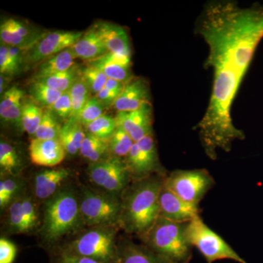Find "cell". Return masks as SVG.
<instances>
[{
    "label": "cell",
    "mask_w": 263,
    "mask_h": 263,
    "mask_svg": "<svg viewBox=\"0 0 263 263\" xmlns=\"http://www.w3.org/2000/svg\"><path fill=\"white\" fill-rule=\"evenodd\" d=\"M197 33L207 46L205 67L214 74L209 106L195 126L202 148L212 160L229 152L245 133L233 124L232 106L256 50L263 39V5L242 8L233 1H214L204 8Z\"/></svg>",
    "instance_id": "obj_1"
},
{
    "label": "cell",
    "mask_w": 263,
    "mask_h": 263,
    "mask_svg": "<svg viewBox=\"0 0 263 263\" xmlns=\"http://www.w3.org/2000/svg\"><path fill=\"white\" fill-rule=\"evenodd\" d=\"M165 176L155 175L137 179L126 190L119 223L127 233L142 238L160 217L159 196Z\"/></svg>",
    "instance_id": "obj_2"
},
{
    "label": "cell",
    "mask_w": 263,
    "mask_h": 263,
    "mask_svg": "<svg viewBox=\"0 0 263 263\" xmlns=\"http://www.w3.org/2000/svg\"><path fill=\"white\" fill-rule=\"evenodd\" d=\"M187 223L159 217L144 236V245L168 263H190L193 247L186 236Z\"/></svg>",
    "instance_id": "obj_3"
},
{
    "label": "cell",
    "mask_w": 263,
    "mask_h": 263,
    "mask_svg": "<svg viewBox=\"0 0 263 263\" xmlns=\"http://www.w3.org/2000/svg\"><path fill=\"white\" fill-rule=\"evenodd\" d=\"M81 221L80 203L72 192H60L48 199L44 208L41 235L49 243L70 234Z\"/></svg>",
    "instance_id": "obj_4"
},
{
    "label": "cell",
    "mask_w": 263,
    "mask_h": 263,
    "mask_svg": "<svg viewBox=\"0 0 263 263\" xmlns=\"http://www.w3.org/2000/svg\"><path fill=\"white\" fill-rule=\"evenodd\" d=\"M186 236L193 247H196L207 263L220 259H231L238 263H247L220 235L211 229L200 216H197L186 226Z\"/></svg>",
    "instance_id": "obj_5"
},
{
    "label": "cell",
    "mask_w": 263,
    "mask_h": 263,
    "mask_svg": "<svg viewBox=\"0 0 263 263\" xmlns=\"http://www.w3.org/2000/svg\"><path fill=\"white\" fill-rule=\"evenodd\" d=\"M111 226L96 227L73 240L64 252L94 259L103 263H117L118 247Z\"/></svg>",
    "instance_id": "obj_6"
},
{
    "label": "cell",
    "mask_w": 263,
    "mask_h": 263,
    "mask_svg": "<svg viewBox=\"0 0 263 263\" xmlns=\"http://www.w3.org/2000/svg\"><path fill=\"white\" fill-rule=\"evenodd\" d=\"M164 184L184 201L199 205L215 181L205 169L177 170L165 176Z\"/></svg>",
    "instance_id": "obj_7"
},
{
    "label": "cell",
    "mask_w": 263,
    "mask_h": 263,
    "mask_svg": "<svg viewBox=\"0 0 263 263\" xmlns=\"http://www.w3.org/2000/svg\"><path fill=\"white\" fill-rule=\"evenodd\" d=\"M122 202L108 194L86 190L80 202L81 222L89 226H112L119 223Z\"/></svg>",
    "instance_id": "obj_8"
},
{
    "label": "cell",
    "mask_w": 263,
    "mask_h": 263,
    "mask_svg": "<svg viewBox=\"0 0 263 263\" xmlns=\"http://www.w3.org/2000/svg\"><path fill=\"white\" fill-rule=\"evenodd\" d=\"M88 176L91 182L110 193L125 190L131 177L125 162L116 157L91 163Z\"/></svg>",
    "instance_id": "obj_9"
},
{
    "label": "cell",
    "mask_w": 263,
    "mask_h": 263,
    "mask_svg": "<svg viewBox=\"0 0 263 263\" xmlns=\"http://www.w3.org/2000/svg\"><path fill=\"white\" fill-rule=\"evenodd\" d=\"M125 163L131 176L136 179L149 177L154 174L166 176L159 161L153 134L134 143Z\"/></svg>",
    "instance_id": "obj_10"
},
{
    "label": "cell",
    "mask_w": 263,
    "mask_h": 263,
    "mask_svg": "<svg viewBox=\"0 0 263 263\" xmlns=\"http://www.w3.org/2000/svg\"><path fill=\"white\" fill-rule=\"evenodd\" d=\"M83 34L84 32H82L56 31L43 34L24 55V63L30 65L41 63L48 57L73 46Z\"/></svg>",
    "instance_id": "obj_11"
},
{
    "label": "cell",
    "mask_w": 263,
    "mask_h": 263,
    "mask_svg": "<svg viewBox=\"0 0 263 263\" xmlns=\"http://www.w3.org/2000/svg\"><path fill=\"white\" fill-rule=\"evenodd\" d=\"M117 127L121 128L138 142L152 134V106L147 103L133 111H119L114 117Z\"/></svg>",
    "instance_id": "obj_12"
},
{
    "label": "cell",
    "mask_w": 263,
    "mask_h": 263,
    "mask_svg": "<svg viewBox=\"0 0 263 263\" xmlns=\"http://www.w3.org/2000/svg\"><path fill=\"white\" fill-rule=\"evenodd\" d=\"M159 205L160 217L176 222H189L200 214L199 205L184 201L164 184L159 196Z\"/></svg>",
    "instance_id": "obj_13"
},
{
    "label": "cell",
    "mask_w": 263,
    "mask_h": 263,
    "mask_svg": "<svg viewBox=\"0 0 263 263\" xmlns=\"http://www.w3.org/2000/svg\"><path fill=\"white\" fill-rule=\"evenodd\" d=\"M29 152L33 164L49 167L61 163L67 154L58 138L49 140L32 138L29 143Z\"/></svg>",
    "instance_id": "obj_14"
},
{
    "label": "cell",
    "mask_w": 263,
    "mask_h": 263,
    "mask_svg": "<svg viewBox=\"0 0 263 263\" xmlns=\"http://www.w3.org/2000/svg\"><path fill=\"white\" fill-rule=\"evenodd\" d=\"M149 87L141 78L133 79L125 85L124 90L114 103L117 112L133 111L150 103Z\"/></svg>",
    "instance_id": "obj_15"
},
{
    "label": "cell",
    "mask_w": 263,
    "mask_h": 263,
    "mask_svg": "<svg viewBox=\"0 0 263 263\" xmlns=\"http://www.w3.org/2000/svg\"><path fill=\"white\" fill-rule=\"evenodd\" d=\"M93 27L100 34L109 52L131 56L129 37L124 27L107 22H96Z\"/></svg>",
    "instance_id": "obj_16"
},
{
    "label": "cell",
    "mask_w": 263,
    "mask_h": 263,
    "mask_svg": "<svg viewBox=\"0 0 263 263\" xmlns=\"http://www.w3.org/2000/svg\"><path fill=\"white\" fill-rule=\"evenodd\" d=\"M76 58L89 62L103 57L108 52L100 34L92 27L83 34L80 39L70 47Z\"/></svg>",
    "instance_id": "obj_17"
},
{
    "label": "cell",
    "mask_w": 263,
    "mask_h": 263,
    "mask_svg": "<svg viewBox=\"0 0 263 263\" xmlns=\"http://www.w3.org/2000/svg\"><path fill=\"white\" fill-rule=\"evenodd\" d=\"M69 176L70 171L65 168L46 170L39 173L34 178V195L41 200L51 198Z\"/></svg>",
    "instance_id": "obj_18"
},
{
    "label": "cell",
    "mask_w": 263,
    "mask_h": 263,
    "mask_svg": "<svg viewBox=\"0 0 263 263\" xmlns=\"http://www.w3.org/2000/svg\"><path fill=\"white\" fill-rule=\"evenodd\" d=\"M24 100V91L18 86H12L6 90L4 94L2 95L0 101L1 120L22 127L21 117Z\"/></svg>",
    "instance_id": "obj_19"
},
{
    "label": "cell",
    "mask_w": 263,
    "mask_h": 263,
    "mask_svg": "<svg viewBox=\"0 0 263 263\" xmlns=\"http://www.w3.org/2000/svg\"><path fill=\"white\" fill-rule=\"evenodd\" d=\"M117 263H168L146 245L125 241L118 247Z\"/></svg>",
    "instance_id": "obj_20"
},
{
    "label": "cell",
    "mask_w": 263,
    "mask_h": 263,
    "mask_svg": "<svg viewBox=\"0 0 263 263\" xmlns=\"http://www.w3.org/2000/svg\"><path fill=\"white\" fill-rule=\"evenodd\" d=\"M75 59L70 48L48 57L37 66V71L32 79L46 77L70 70L76 65Z\"/></svg>",
    "instance_id": "obj_21"
},
{
    "label": "cell",
    "mask_w": 263,
    "mask_h": 263,
    "mask_svg": "<svg viewBox=\"0 0 263 263\" xmlns=\"http://www.w3.org/2000/svg\"><path fill=\"white\" fill-rule=\"evenodd\" d=\"M86 136L82 124L74 119H68L62 126L58 139L66 153L76 155L78 152H80L81 145Z\"/></svg>",
    "instance_id": "obj_22"
},
{
    "label": "cell",
    "mask_w": 263,
    "mask_h": 263,
    "mask_svg": "<svg viewBox=\"0 0 263 263\" xmlns=\"http://www.w3.org/2000/svg\"><path fill=\"white\" fill-rule=\"evenodd\" d=\"M109 151V141L100 139L98 137L86 133L81 145L80 154L84 158L91 162V163L100 162L108 158L105 157Z\"/></svg>",
    "instance_id": "obj_23"
},
{
    "label": "cell",
    "mask_w": 263,
    "mask_h": 263,
    "mask_svg": "<svg viewBox=\"0 0 263 263\" xmlns=\"http://www.w3.org/2000/svg\"><path fill=\"white\" fill-rule=\"evenodd\" d=\"M43 111L44 110L33 100L24 99L21 124L22 129L29 136H34L35 134L42 121Z\"/></svg>",
    "instance_id": "obj_24"
},
{
    "label": "cell",
    "mask_w": 263,
    "mask_h": 263,
    "mask_svg": "<svg viewBox=\"0 0 263 263\" xmlns=\"http://www.w3.org/2000/svg\"><path fill=\"white\" fill-rule=\"evenodd\" d=\"M79 76H80V68L75 65L65 72L40 78V79H32V81L42 83L57 91L66 92L70 89L71 86Z\"/></svg>",
    "instance_id": "obj_25"
},
{
    "label": "cell",
    "mask_w": 263,
    "mask_h": 263,
    "mask_svg": "<svg viewBox=\"0 0 263 263\" xmlns=\"http://www.w3.org/2000/svg\"><path fill=\"white\" fill-rule=\"evenodd\" d=\"M67 91L70 95L72 103V114L70 119H76L84 108L85 105L91 98L90 94L91 93L81 75Z\"/></svg>",
    "instance_id": "obj_26"
},
{
    "label": "cell",
    "mask_w": 263,
    "mask_h": 263,
    "mask_svg": "<svg viewBox=\"0 0 263 263\" xmlns=\"http://www.w3.org/2000/svg\"><path fill=\"white\" fill-rule=\"evenodd\" d=\"M86 63L87 65L93 66L100 69L108 79H115L126 84L133 79L130 67H125L114 62L105 61L101 58L91 60Z\"/></svg>",
    "instance_id": "obj_27"
},
{
    "label": "cell",
    "mask_w": 263,
    "mask_h": 263,
    "mask_svg": "<svg viewBox=\"0 0 263 263\" xmlns=\"http://www.w3.org/2000/svg\"><path fill=\"white\" fill-rule=\"evenodd\" d=\"M29 91L33 101L46 109L51 108L64 93L51 89L42 83L34 81H32V84H30Z\"/></svg>",
    "instance_id": "obj_28"
},
{
    "label": "cell",
    "mask_w": 263,
    "mask_h": 263,
    "mask_svg": "<svg viewBox=\"0 0 263 263\" xmlns=\"http://www.w3.org/2000/svg\"><path fill=\"white\" fill-rule=\"evenodd\" d=\"M62 125L59 119L49 109H45L42 121L33 138L41 140L57 139L59 138Z\"/></svg>",
    "instance_id": "obj_29"
},
{
    "label": "cell",
    "mask_w": 263,
    "mask_h": 263,
    "mask_svg": "<svg viewBox=\"0 0 263 263\" xmlns=\"http://www.w3.org/2000/svg\"><path fill=\"white\" fill-rule=\"evenodd\" d=\"M135 143L136 142L126 132L117 127L113 136L109 140V151L118 158L127 157Z\"/></svg>",
    "instance_id": "obj_30"
},
{
    "label": "cell",
    "mask_w": 263,
    "mask_h": 263,
    "mask_svg": "<svg viewBox=\"0 0 263 263\" xmlns=\"http://www.w3.org/2000/svg\"><path fill=\"white\" fill-rule=\"evenodd\" d=\"M21 160L16 149L10 143H0V167L7 174L14 176L20 169Z\"/></svg>",
    "instance_id": "obj_31"
},
{
    "label": "cell",
    "mask_w": 263,
    "mask_h": 263,
    "mask_svg": "<svg viewBox=\"0 0 263 263\" xmlns=\"http://www.w3.org/2000/svg\"><path fill=\"white\" fill-rule=\"evenodd\" d=\"M85 127L89 134L98 137L100 139L109 141L117 129V124L114 118L103 115Z\"/></svg>",
    "instance_id": "obj_32"
},
{
    "label": "cell",
    "mask_w": 263,
    "mask_h": 263,
    "mask_svg": "<svg viewBox=\"0 0 263 263\" xmlns=\"http://www.w3.org/2000/svg\"><path fill=\"white\" fill-rule=\"evenodd\" d=\"M80 75L89 87L91 94L95 95L105 87L108 79L100 69L90 65L80 68Z\"/></svg>",
    "instance_id": "obj_33"
},
{
    "label": "cell",
    "mask_w": 263,
    "mask_h": 263,
    "mask_svg": "<svg viewBox=\"0 0 263 263\" xmlns=\"http://www.w3.org/2000/svg\"><path fill=\"white\" fill-rule=\"evenodd\" d=\"M106 108L96 97L89 99V101L85 105L84 108L81 110L79 117L74 120L78 121L84 127H86L93 121L96 120L99 117L104 115L103 112Z\"/></svg>",
    "instance_id": "obj_34"
},
{
    "label": "cell",
    "mask_w": 263,
    "mask_h": 263,
    "mask_svg": "<svg viewBox=\"0 0 263 263\" xmlns=\"http://www.w3.org/2000/svg\"><path fill=\"white\" fill-rule=\"evenodd\" d=\"M8 221L10 228L17 233H27L28 226L24 218L22 209V200L17 199L10 203L8 210Z\"/></svg>",
    "instance_id": "obj_35"
},
{
    "label": "cell",
    "mask_w": 263,
    "mask_h": 263,
    "mask_svg": "<svg viewBox=\"0 0 263 263\" xmlns=\"http://www.w3.org/2000/svg\"><path fill=\"white\" fill-rule=\"evenodd\" d=\"M51 110L59 119L67 121L72 114V103L68 91L64 92L55 103L48 108Z\"/></svg>",
    "instance_id": "obj_36"
},
{
    "label": "cell",
    "mask_w": 263,
    "mask_h": 263,
    "mask_svg": "<svg viewBox=\"0 0 263 263\" xmlns=\"http://www.w3.org/2000/svg\"><path fill=\"white\" fill-rule=\"evenodd\" d=\"M20 68L15 65L10 57L9 46L1 43L0 46V72L1 75L9 76L15 75Z\"/></svg>",
    "instance_id": "obj_37"
},
{
    "label": "cell",
    "mask_w": 263,
    "mask_h": 263,
    "mask_svg": "<svg viewBox=\"0 0 263 263\" xmlns=\"http://www.w3.org/2000/svg\"><path fill=\"white\" fill-rule=\"evenodd\" d=\"M18 183L15 180L7 179L0 181V207L4 209L11 202L18 191Z\"/></svg>",
    "instance_id": "obj_38"
},
{
    "label": "cell",
    "mask_w": 263,
    "mask_h": 263,
    "mask_svg": "<svg viewBox=\"0 0 263 263\" xmlns=\"http://www.w3.org/2000/svg\"><path fill=\"white\" fill-rule=\"evenodd\" d=\"M22 209L26 222L29 230L35 228L37 226L38 216L35 205L32 200L29 198L22 199Z\"/></svg>",
    "instance_id": "obj_39"
},
{
    "label": "cell",
    "mask_w": 263,
    "mask_h": 263,
    "mask_svg": "<svg viewBox=\"0 0 263 263\" xmlns=\"http://www.w3.org/2000/svg\"><path fill=\"white\" fill-rule=\"evenodd\" d=\"M17 248L10 240L0 239V263H13L16 257Z\"/></svg>",
    "instance_id": "obj_40"
},
{
    "label": "cell",
    "mask_w": 263,
    "mask_h": 263,
    "mask_svg": "<svg viewBox=\"0 0 263 263\" xmlns=\"http://www.w3.org/2000/svg\"><path fill=\"white\" fill-rule=\"evenodd\" d=\"M57 263H103L95 260L94 259L89 257H83V256L76 255L68 253V252L62 251L59 255Z\"/></svg>",
    "instance_id": "obj_41"
},
{
    "label": "cell",
    "mask_w": 263,
    "mask_h": 263,
    "mask_svg": "<svg viewBox=\"0 0 263 263\" xmlns=\"http://www.w3.org/2000/svg\"><path fill=\"white\" fill-rule=\"evenodd\" d=\"M119 96V95L116 94L115 92L110 91L105 87L100 90L98 94L95 95V97L106 107L110 105H114Z\"/></svg>",
    "instance_id": "obj_42"
},
{
    "label": "cell",
    "mask_w": 263,
    "mask_h": 263,
    "mask_svg": "<svg viewBox=\"0 0 263 263\" xmlns=\"http://www.w3.org/2000/svg\"><path fill=\"white\" fill-rule=\"evenodd\" d=\"M125 85L126 84L121 82V81L115 80V79H108L107 80L106 84H105V87L110 90V91L115 92L116 94L120 95L124 87H125Z\"/></svg>",
    "instance_id": "obj_43"
},
{
    "label": "cell",
    "mask_w": 263,
    "mask_h": 263,
    "mask_svg": "<svg viewBox=\"0 0 263 263\" xmlns=\"http://www.w3.org/2000/svg\"><path fill=\"white\" fill-rule=\"evenodd\" d=\"M7 80H8V79H7V76L1 75L0 76V94L3 95L5 92V89H6L7 87V84H8V83H7Z\"/></svg>",
    "instance_id": "obj_44"
},
{
    "label": "cell",
    "mask_w": 263,
    "mask_h": 263,
    "mask_svg": "<svg viewBox=\"0 0 263 263\" xmlns=\"http://www.w3.org/2000/svg\"></svg>",
    "instance_id": "obj_45"
}]
</instances>
